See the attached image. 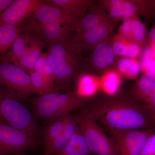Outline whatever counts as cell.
Returning a JSON list of instances; mask_svg holds the SVG:
<instances>
[{
	"mask_svg": "<svg viewBox=\"0 0 155 155\" xmlns=\"http://www.w3.org/2000/svg\"><path fill=\"white\" fill-rule=\"evenodd\" d=\"M29 74L34 94L41 95L48 93L56 92V90L59 88L50 84L41 72L34 71Z\"/></svg>",
	"mask_w": 155,
	"mask_h": 155,
	"instance_id": "obj_28",
	"label": "cell"
},
{
	"mask_svg": "<svg viewBox=\"0 0 155 155\" xmlns=\"http://www.w3.org/2000/svg\"><path fill=\"white\" fill-rule=\"evenodd\" d=\"M140 155H155V133L148 138Z\"/></svg>",
	"mask_w": 155,
	"mask_h": 155,
	"instance_id": "obj_30",
	"label": "cell"
},
{
	"mask_svg": "<svg viewBox=\"0 0 155 155\" xmlns=\"http://www.w3.org/2000/svg\"><path fill=\"white\" fill-rule=\"evenodd\" d=\"M29 42L26 53L14 64L30 74L34 71L35 66L41 56L45 43L41 39L35 35H29Z\"/></svg>",
	"mask_w": 155,
	"mask_h": 155,
	"instance_id": "obj_17",
	"label": "cell"
},
{
	"mask_svg": "<svg viewBox=\"0 0 155 155\" xmlns=\"http://www.w3.org/2000/svg\"><path fill=\"white\" fill-rule=\"evenodd\" d=\"M91 154L83 134L78 127L69 142L55 155H91Z\"/></svg>",
	"mask_w": 155,
	"mask_h": 155,
	"instance_id": "obj_21",
	"label": "cell"
},
{
	"mask_svg": "<svg viewBox=\"0 0 155 155\" xmlns=\"http://www.w3.org/2000/svg\"><path fill=\"white\" fill-rule=\"evenodd\" d=\"M111 132L119 155H140L147 140L153 134L150 129Z\"/></svg>",
	"mask_w": 155,
	"mask_h": 155,
	"instance_id": "obj_10",
	"label": "cell"
},
{
	"mask_svg": "<svg viewBox=\"0 0 155 155\" xmlns=\"http://www.w3.org/2000/svg\"><path fill=\"white\" fill-rule=\"evenodd\" d=\"M154 26V27H155V25H153Z\"/></svg>",
	"mask_w": 155,
	"mask_h": 155,
	"instance_id": "obj_34",
	"label": "cell"
},
{
	"mask_svg": "<svg viewBox=\"0 0 155 155\" xmlns=\"http://www.w3.org/2000/svg\"><path fill=\"white\" fill-rule=\"evenodd\" d=\"M77 118L78 127L91 153L95 155H119L113 140L106 135L88 110L82 111Z\"/></svg>",
	"mask_w": 155,
	"mask_h": 155,
	"instance_id": "obj_4",
	"label": "cell"
},
{
	"mask_svg": "<svg viewBox=\"0 0 155 155\" xmlns=\"http://www.w3.org/2000/svg\"><path fill=\"white\" fill-rule=\"evenodd\" d=\"M87 98L82 97L76 91L61 94L56 92L48 93L32 100L35 115L45 121L52 122L70 112L82 107Z\"/></svg>",
	"mask_w": 155,
	"mask_h": 155,
	"instance_id": "obj_2",
	"label": "cell"
},
{
	"mask_svg": "<svg viewBox=\"0 0 155 155\" xmlns=\"http://www.w3.org/2000/svg\"><path fill=\"white\" fill-rule=\"evenodd\" d=\"M70 114L61 116L51 122L47 127L43 130V142L44 148L53 142L62 132L64 125Z\"/></svg>",
	"mask_w": 155,
	"mask_h": 155,
	"instance_id": "obj_23",
	"label": "cell"
},
{
	"mask_svg": "<svg viewBox=\"0 0 155 155\" xmlns=\"http://www.w3.org/2000/svg\"><path fill=\"white\" fill-rule=\"evenodd\" d=\"M29 35H18L14 41L11 51L8 54V58L15 64L22 56L25 54L28 49V43H29Z\"/></svg>",
	"mask_w": 155,
	"mask_h": 155,
	"instance_id": "obj_27",
	"label": "cell"
},
{
	"mask_svg": "<svg viewBox=\"0 0 155 155\" xmlns=\"http://www.w3.org/2000/svg\"><path fill=\"white\" fill-rule=\"evenodd\" d=\"M45 1L14 0L0 15V25L19 26Z\"/></svg>",
	"mask_w": 155,
	"mask_h": 155,
	"instance_id": "obj_11",
	"label": "cell"
},
{
	"mask_svg": "<svg viewBox=\"0 0 155 155\" xmlns=\"http://www.w3.org/2000/svg\"><path fill=\"white\" fill-rule=\"evenodd\" d=\"M41 73L49 84L54 86V83L55 81L54 75L48 59L46 61L44 67Z\"/></svg>",
	"mask_w": 155,
	"mask_h": 155,
	"instance_id": "obj_31",
	"label": "cell"
},
{
	"mask_svg": "<svg viewBox=\"0 0 155 155\" xmlns=\"http://www.w3.org/2000/svg\"><path fill=\"white\" fill-rule=\"evenodd\" d=\"M100 87V80L89 75L81 76L78 80V88L76 91L78 95L87 98L94 95Z\"/></svg>",
	"mask_w": 155,
	"mask_h": 155,
	"instance_id": "obj_25",
	"label": "cell"
},
{
	"mask_svg": "<svg viewBox=\"0 0 155 155\" xmlns=\"http://www.w3.org/2000/svg\"><path fill=\"white\" fill-rule=\"evenodd\" d=\"M0 85L18 99L34 94L30 74L8 61H0Z\"/></svg>",
	"mask_w": 155,
	"mask_h": 155,
	"instance_id": "obj_6",
	"label": "cell"
},
{
	"mask_svg": "<svg viewBox=\"0 0 155 155\" xmlns=\"http://www.w3.org/2000/svg\"><path fill=\"white\" fill-rule=\"evenodd\" d=\"M118 34L128 41L141 45L148 41L146 26L138 17L122 21Z\"/></svg>",
	"mask_w": 155,
	"mask_h": 155,
	"instance_id": "obj_15",
	"label": "cell"
},
{
	"mask_svg": "<svg viewBox=\"0 0 155 155\" xmlns=\"http://www.w3.org/2000/svg\"><path fill=\"white\" fill-rule=\"evenodd\" d=\"M14 0H0V15L10 5Z\"/></svg>",
	"mask_w": 155,
	"mask_h": 155,
	"instance_id": "obj_33",
	"label": "cell"
},
{
	"mask_svg": "<svg viewBox=\"0 0 155 155\" xmlns=\"http://www.w3.org/2000/svg\"><path fill=\"white\" fill-rule=\"evenodd\" d=\"M39 143L37 137L0 121V155L19 153Z\"/></svg>",
	"mask_w": 155,
	"mask_h": 155,
	"instance_id": "obj_8",
	"label": "cell"
},
{
	"mask_svg": "<svg viewBox=\"0 0 155 155\" xmlns=\"http://www.w3.org/2000/svg\"><path fill=\"white\" fill-rule=\"evenodd\" d=\"M22 30L19 26L0 25V55L11 48Z\"/></svg>",
	"mask_w": 155,
	"mask_h": 155,
	"instance_id": "obj_24",
	"label": "cell"
},
{
	"mask_svg": "<svg viewBox=\"0 0 155 155\" xmlns=\"http://www.w3.org/2000/svg\"><path fill=\"white\" fill-rule=\"evenodd\" d=\"M77 116L69 114L62 132L58 137L45 148L44 155H53L64 147L69 142L78 128Z\"/></svg>",
	"mask_w": 155,
	"mask_h": 155,
	"instance_id": "obj_18",
	"label": "cell"
},
{
	"mask_svg": "<svg viewBox=\"0 0 155 155\" xmlns=\"http://www.w3.org/2000/svg\"><path fill=\"white\" fill-rule=\"evenodd\" d=\"M116 24L110 18L90 30L75 33L64 43L75 54L83 51H92L97 45L109 37Z\"/></svg>",
	"mask_w": 155,
	"mask_h": 155,
	"instance_id": "obj_9",
	"label": "cell"
},
{
	"mask_svg": "<svg viewBox=\"0 0 155 155\" xmlns=\"http://www.w3.org/2000/svg\"><path fill=\"white\" fill-rule=\"evenodd\" d=\"M48 59V54L42 53L39 58L38 59L35 66L34 71L39 72H41L44 67L45 63Z\"/></svg>",
	"mask_w": 155,
	"mask_h": 155,
	"instance_id": "obj_32",
	"label": "cell"
},
{
	"mask_svg": "<svg viewBox=\"0 0 155 155\" xmlns=\"http://www.w3.org/2000/svg\"><path fill=\"white\" fill-rule=\"evenodd\" d=\"M47 49L48 60L54 72L55 81L59 84L68 83L77 71L76 54L64 42L48 44Z\"/></svg>",
	"mask_w": 155,
	"mask_h": 155,
	"instance_id": "obj_5",
	"label": "cell"
},
{
	"mask_svg": "<svg viewBox=\"0 0 155 155\" xmlns=\"http://www.w3.org/2000/svg\"><path fill=\"white\" fill-rule=\"evenodd\" d=\"M116 69L121 77L134 79L138 77L141 67L136 59L121 57L116 62Z\"/></svg>",
	"mask_w": 155,
	"mask_h": 155,
	"instance_id": "obj_22",
	"label": "cell"
},
{
	"mask_svg": "<svg viewBox=\"0 0 155 155\" xmlns=\"http://www.w3.org/2000/svg\"><path fill=\"white\" fill-rule=\"evenodd\" d=\"M98 3L116 23L138 17L140 14L145 17L153 14L151 1L103 0Z\"/></svg>",
	"mask_w": 155,
	"mask_h": 155,
	"instance_id": "obj_7",
	"label": "cell"
},
{
	"mask_svg": "<svg viewBox=\"0 0 155 155\" xmlns=\"http://www.w3.org/2000/svg\"><path fill=\"white\" fill-rule=\"evenodd\" d=\"M116 55L112 48L111 38L108 37L97 45L93 50L91 65L97 72L107 71L115 63Z\"/></svg>",
	"mask_w": 155,
	"mask_h": 155,
	"instance_id": "obj_14",
	"label": "cell"
},
{
	"mask_svg": "<svg viewBox=\"0 0 155 155\" xmlns=\"http://www.w3.org/2000/svg\"><path fill=\"white\" fill-rule=\"evenodd\" d=\"M49 3L59 7L76 18L84 16L97 4L93 0H49Z\"/></svg>",
	"mask_w": 155,
	"mask_h": 155,
	"instance_id": "obj_19",
	"label": "cell"
},
{
	"mask_svg": "<svg viewBox=\"0 0 155 155\" xmlns=\"http://www.w3.org/2000/svg\"><path fill=\"white\" fill-rule=\"evenodd\" d=\"M27 29L48 44L65 42L72 36L73 32L71 25L59 23L44 24L33 22Z\"/></svg>",
	"mask_w": 155,
	"mask_h": 155,
	"instance_id": "obj_12",
	"label": "cell"
},
{
	"mask_svg": "<svg viewBox=\"0 0 155 155\" xmlns=\"http://www.w3.org/2000/svg\"><path fill=\"white\" fill-rule=\"evenodd\" d=\"M112 48L115 55L136 59L141 52V45L131 43L119 34L111 38Z\"/></svg>",
	"mask_w": 155,
	"mask_h": 155,
	"instance_id": "obj_20",
	"label": "cell"
},
{
	"mask_svg": "<svg viewBox=\"0 0 155 155\" xmlns=\"http://www.w3.org/2000/svg\"><path fill=\"white\" fill-rule=\"evenodd\" d=\"M140 63L143 75H155V46L150 45L141 52Z\"/></svg>",
	"mask_w": 155,
	"mask_h": 155,
	"instance_id": "obj_29",
	"label": "cell"
},
{
	"mask_svg": "<svg viewBox=\"0 0 155 155\" xmlns=\"http://www.w3.org/2000/svg\"><path fill=\"white\" fill-rule=\"evenodd\" d=\"M88 111L111 131L149 130L155 121L147 108L134 99L118 97L93 103Z\"/></svg>",
	"mask_w": 155,
	"mask_h": 155,
	"instance_id": "obj_1",
	"label": "cell"
},
{
	"mask_svg": "<svg viewBox=\"0 0 155 155\" xmlns=\"http://www.w3.org/2000/svg\"><path fill=\"white\" fill-rule=\"evenodd\" d=\"M100 86L109 95H114L119 90L121 84V76L114 70L106 72L100 80Z\"/></svg>",
	"mask_w": 155,
	"mask_h": 155,
	"instance_id": "obj_26",
	"label": "cell"
},
{
	"mask_svg": "<svg viewBox=\"0 0 155 155\" xmlns=\"http://www.w3.org/2000/svg\"><path fill=\"white\" fill-rule=\"evenodd\" d=\"M32 14L34 19L38 21L37 22L44 24L59 23L72 25L77 19L47 1L39 5Z\"/></svg>",
	"mask_w": 155,
	"mask_h": 155,
	"instance_id": "obj_13",
	"label": "cell"
},
{
	"mask_svg": "<svg viewBox=\"0 0 155 155\" xmlns=\"http://www.w3.org/2000/svg\"><path fill=\"white\" fill-rule=\"evenodd\" d=\"M18 100L0 85V121L37 138L39 129L36 118Z\"/></svg>",
	"mask_w": 155,
	"mask_h": 155,
	"instance_id": "obj_3",
	"label": "cell"
},
{
	"mask_svg": "<svg viewBox=\"0 0 155 155\" xmlns=\"http://www.w3.org/2000/svg\"><path fill=\"white\" fill-rule=\"evenodd\" d=\"M110 18L102 6L97 4L84 16L78 18L71 26L73 32L81 33L94 28Z\"/></svg>",
	"mask_w": 155,
	"mask_h": 155,
	"instance_id": "obj_16",
	"label": "cell"
}]
</instances>
